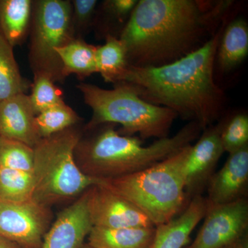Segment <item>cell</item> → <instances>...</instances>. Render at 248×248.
Returning <instances> with one entry per match:
<instances>
[{
    "label": "cell",
    "mask_w": 248,
    "mask_h": 248,
    "mask_svg": "<svg viewBox=\"0 0 248 248\" xmlns=\"http://www.w3.org/2000/svg\"><path fill=\"white\" fill-rule=\"evenodd\" d=\"M234 5L228 0H138L119 38L128 66H163L195 51L231 17Z\"/></svg>",
    "instance_id": "obj_1"
},
{
    "label": "cell",
    "mask_w": 248,
    "mask_h": 248,
    "mask_svg": "<svg viewBox=\"0 0 248 248\" xmlns=\"http://www.w3.org/2000/svg\"><path fill=\"white\" fill-rule=\"evenodd\" d=\"M226 19L200 48L170 64L128 66L119 82L135 90L146 102L172 110L202 132L223 118L227 97L215 79L217 47Z\"/></svg>",
    "instance_id": "obj_2"
},
{
    "label": "cell",
    "mask_w": 248,
    "mask_h": 248,
    "mask_svg": "<svg viewBox=\"0 0 248 248\" xmlns=\"http://www.w3.org/2000/svg\"><path fill=\"white\" fill-rule=\"evenodd\" d=\"M202 133L198 124L188 122L173 136L144 146L139 137L121 135L114 124H104L84 131L75 149V160L81 172L93 179L124 177L177 154Z\"/></svg>",
    "instance_id": "obj_3"
},
{
    "label": "cell",
    "mask_w": 248,
    "mask_h": 248,
    "mask_svg": "<svg viewBox=\"0 0 248 248\" xmlns=\"http://www.w3.org/2000/svg\"><path fill=\"white\" fill-rule=\"evenodd\" d=\"M192 145L140 172L118 178L96 179L102 186L133 203L156 227L185 210L184 166Z\"/></svg>",
    "instance_id": "obj_4"
},
{
    "label": "cell",
    "mask_w": 248,
    "mask_h": 248,
    "mask_svg": "<svg viewBox=\"0 0 248 248\" xmlns=\"http://www.w3.org/2000/svg\"><path fill=\"white\" fill-rule=\"evenodd\" d=\"M76 87L86 105L93 111L84 131L104 125H121L119 133L125 136L139 135L141 140L169 138L178 116L166 108L143 100L133 88L124 82L114 84L112 89L81 82Z\"/></svg>",
    "instance_id": "obj_5"
},
{
    "label": "cell",
    "mask_w": 248,
    "mask_h": 248,
    "mask_svg": "<svg viewBox=\"0 0 248 248\" xmlns=\"http://www.w3.org/2000/svg\"><path fill=\"white\" fill-rule=\"evenodd\" d=\"M84 133L81 124L48 138L34 147L32 200L51 208L76 200L97 184L81 172L76 162L75 149Z\"/></svg>",
    "instance_id": "obj_6"
},
{
    "label": "cell",
    "mask_w": 248,
    "mask_h": 248,
    "mask_svg": "<svg viewBox=\"0 0 248 248\" xmlns=\"http://www.w3.org/2000/svg\"><path fill=\"white\" fill-rule=\"evenodd\" d=\"M70 0H33L29 32V62L32 74L45 75L63 84L62 63L57 53L74 40Z\"/></svg>",
    "instance_id": "obj_7"
},
{
    "label": "cell",
    "mask_w": 248,
    "mask_h": 248,
    "mask_svg": "<svg viewBox=\"0 0 248 248\" xmlns=\"http://www.w3.org/2000/svg\"><path fill=\"white\" fill-rule=\"evenodd\" d=\"M53 220L52 208L34 200L11 202L0 199V234L21 248H42Z\"/></svg>",
    "instance_id": "obj_8"
},
{
    "label": "cell",
    "mask_w": 248,
    "mask_h": 248,
    "mask_svg": "<svg viewBox=\"0 0 248 248\" xmlns=\"http://www.w3.org/2000/svg\"><path fill=\"white\" fill-rule=\"evenodd\" d=\"M203 226L193 242L186 248H223L231 246L248 229V201L207 206Z\"/></svg>",
    "instance_id": "obj_9"
},
{
    "label": "cell",
    "mask_w": 248,
    "mask_h": 248,
    "mask_svg": "<svg viewBox=\"0 0 248 248\" xmlns=\"http://www.w3.org/2000/svg\"><path fill=\"white\" fill-rule=\"evenodd\" d=\"M222 125L223 118L204 130L197 143L191 146L184 166L185 193L189 202L206 190L218 161L225 153L220 137Z\"/></svg>",
    "instance_id": "obj_10"
},
{
    "label": "cell",
    "mask_w": 248,
    "mask_h": 248,
    "mask_svg": "<svg viewBox=\"0 0 248 248\" xmlns=\"http://www.w3.org/2000/svg\"><path fill=\"white\" fill-rule=\"evenodd\" d=\"M88 209L93 227L118 228L155 227L141 210L102 186L88 189Z\"/></svg>",
    "instance_id": "obj_11"
},
{
    "label": "cell",
    "mask_w": 248,
    "mask_h": 248,
    "mask_svg": "<svg viewBox=\"0 0 248 248\" xmlns=\"http://www.w3.org/2000/svg\"><path fill=\"white\" fill-rule=\"evenodd\" d=\"M88 190L58 215L42 248H81L93 228L88 209Z\"/></svg>",
    "instance_id": "obj_12"
},
{
    "label": "cell",
    "mask_w": 248,
    "mask_h": 248,
    "mask_svg": "<svg viewBox=\"0 0 248 248\" xmlns=\"http://www.w3.org/2000/svg\"><path fill=\"white\" fill-rule=\"evenodd\" d=\"M226 162L210 179L207 206H216L247 198L248 146L229 154Z\"/></svg>",
    "instance_id": "obj_13"
},
{
    "label": "cell",
    "mask_w": 248,
    "mask_h": 248,
    "mask_svg": "<svg viewBox=\"0 0 248 248\" xmlns=\"http://www.w3.org/2000/svg\"><path fill=\"white\" fill-rule=\"evenodd\" d=\"M29 94H19L0 104V137L33 148L41 140Z\"/></svg>",
    "instance_id": "obj_14"
},
{
    "label": "cell",
    "mask_w": 248,
    "mask_h": 248,
    "mask_svg": "<svg viewBox=\"0 0 248 248\" xmlns=\"http://www.w3.org/2000/svg\"><path fill=\"white\" fill-rule=\"evenodd\" d=\"M205 197L197 196L190 201L182 213L172 220L156 227L151 248H184L190 242L191 233L205 217Z\"/></svg>",
    "instance_id": "obj_15"
},
{
    "label": "cell",
    "mask_w": 248,
    "mask_h": 248,
    "mask_svg": "<svg viewBox=\"0 0 248 248\" xmlns=\"http://www.w3.org/2000/svg\"><path fill=\"white\" fill-rule=\"evenodd\" d=\"M248 55V24L242 17L227 22L217 47L215 69L229 73L246 60Z\"/></svg>",
    "instance_id": "obj_16"
},
{
    "label": "cell",
    "mask_w": 248,
    "mask_h": 248,
    "mask_svg": "<svg viewBox=\"0 0 248 248\" xmlns=\"http://www.w3.org/2000/svg\"><path fill=\"white\" fill-rule=\"evenodd\" d=\"M32 9L33 0H0V34L13 48L29 37Z\"/></svg>",
    "instance_id": "obj_17"
},
{
    "label": "cell",
    "mask_w": 248,
    "mask_h": 248,
    "mask_svg": "<svg viewBox=\"0 0 248 248\" xmlns=\"http://www.w3.org/2000/svg\"><path fill=\"white\" fill-rule=\"evenodd\" d=\"M156 227L109 228L93 227L87 244L94 248H151Z\"/></svg>",
    "instance_id": "obj_18"
},
{
    "label": "cell",
    "mask_w": 248,
    "mask_h": 248,
    "mask_svg": "<svg viewBox=\"0 0 248 248\" xmlns=\"http://www.w3.org/2000/svg\"><path fill=\"white\" fill-rule=\"evenodd\" d=\"M138 0H104L98 3L93 31L96 38H120Z\"/></svg>",
    "instance_id": "obj_19"
},
{
    "label": "cell",
    "mask_w": 248,
    "mask_h": 248,
    "mask_svg": "<svg viewBox=\"0 0 248 248\" xmlns=\"http://www.w3.org/2000/svg\"><path fill=\"white\" fill-rule=\"evenodd\" d=\"M97 46L90 45L84 40L74 39L61 48L57 49L62 63V74L66 79L76 75L82 80L97 73L96 69Z\"/></svg>",
    "instance_id": "obj_20"
},
{
    "label": "cell",
    "mask_w": 248,
    "mask_h": 248,
    "mask_svg": "<svg viewBox=\"0 0 248 248\" xmlns=\"http://www.w3.org/2000/svg\"><path fill=\"white\" fill-rule=\"evenodd\" d=\"M14 48L0 34V104L19 94H27L31 82L19 71Z\"/></svg>",
    "instance_id": "obj_21"
},
{
    "label": "cell",
    "mask_w": 248,
    "mask_h": 248,
    "mask_svg": "<svg viewBox=\"0 0 248 248\" xmlns=\"http://www.w3.org/2000/svg\"><path fill=\"white\" fill-rule=\"evenodd\" d=\"M104 45L97 46L96 69L104 81L115 84L120 81L128 64L126 50L119 38L108 37Z\"/></svg>",
    "instance_id": "obj_22"
},
{
    "label": "cell",
    "mask_w": 248,
    "mask_h": 248,
    "mask_svg": "<svg viewBox=\"0 0 248 248\" xmlns=\"http://www.w3.org/2000/svg\"><path fill=\"white\" fill-rule=\"evenodd\" d=\"M83 119L64 102L60 103L35 116L36 130L41 139L81 124Z\"/></svg>",
    "instance_id": "obj_23"
},
{
    "label": "cell",
    "mask_w": 248,
    "mask_h": 248,
    "mask_svg": "<svg viewBox=\"0 0 248 248\" xmlns=\"http://www.w3.org/2000/svg\"><path fill=\"white\" fill-rule=\"evenodd\" d=\"M34 179L32 172L0 167V199L11 202L32 200Z\"/></svg>",
    "instance_id": "obj_24"
},
{
    "label": "cell",
    "mask_w": 248,
    "mask_h": 248,
    "mask_svg": "<svg viewBox=\"0 0 248 248\" xmlns=\"http://www.w3.org/2000/svg\"><path fill=\"white\" fill-rule=\"evenodd\" d=\"M33 164V148L0 137V167L32 172Z\"/></svg>",
    "instance_id": "obj_25"
},
{
    "label": "cell",
    "mask_w": 248,
    "mask_h": 248,
    "mask_svg": "<svg viewBox=\"0 0 248 248\" xmlns=\"http://www.w3.org/2000/svg\"><path fill=\"white\" fill-rule=\"evenodd\" d=\"M221 141L224 152L231 153L248 146V116L239 112L223 118Z\"/></svg>",
    "instance_id": "obj_26"
},
{
    "label": "cell",
    "mask_w": 248,
    "mask_h": 248,
    "mask_svg": "<svg viewBox=\"0 0 248 248\" xmlns=\"http://www.w3.org/2000/svg\"><path fill=\"white\" fill-rule=\"evenodd\" d=\"M31 90L29 98L35 115L49 108L64 102L62 90L45 75H34Z\"/></svg>",
    "instance_id": "obj_27"
},
{
    "label": "cell",
    "mask_w": 248,
    "mask_h": 248,
    "mask_svg": "<svg viewBox=\"0 0 248 248\" xmlns=\"http://www.w3.org/2000/svg\"><path fill=\"white\" fill-rule=\"evenodd\" d=\"M71 26L75 39L84 40L93 31L97 0H72Z\"/></svg>",
    "instance_id": "obj_28"
},
{
    "label": "cell",
    "mask_w": 248,
    "mask_h": 248,
    "mask_svg": "<svg viewBox=\"0 0 248 248\" xmlns=\"http://www.w3.org/2000/svg\"><path fill=\"white\" fill-rule=\"evenodd\" d=\"M232 248H248V235L244 234L238 239L234 244L231 246Z\"/></svg>",
    "instance_id": "obj_29"
},
{
    "label": "cell",
    "mask_w": 248,
    "mask_h": 248,
    "mask_svg": "<svg viewBox=\"0 0 248 248\" xmlns=\"http://www.w3.org/2000/svg\"><path fill=\"white\" fill-rule=\"evenodd\" d=\"M0 248H21L17 244L0 234Z\"/></svg>",
    "instance_id": "obj_30"
},
{
    "label": "cell",
    "mask_w": 248,
    "mask_h": 248,
    "mask_svg": "<svg viewBox=\"0 0 248 248\" xmlns=\"http://www.w3.org/2000/svg\"><path fill=\"white\" fill-rule=\"evenodd\" d=\"M81 248H94L92 247V246H90V245L88 244L87 243H84L83 244V246H81Z\"/></svg>",
    "instance_id": "obj_31"
},
{
    "label": "cell",
    "mask_w": 248,
    "mask_h": 248,
    "mask_svg": "<svg viewBox=\"0 0 248 248\" xmlns=\"http://www.w3.org/2000/svg\"><path fill=\"white\" fill-rule=\"evenodd\" d=\"M223 248H232L231 246H228V247Z\"/></svg>",
    "instance_id": "obj_32"
}]
</instances>
